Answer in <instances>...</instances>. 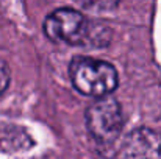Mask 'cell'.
<instances>
[{
    "label": "cell",
    "mask_w": 161,
    "mask_h": 159,
    "mask_svg": "<svg viewBox=\"0 0 161 159\" xmlns=\"http://www.w3.org/2000/svg\"><path fill=\"white\" fill-rule=\"evenodd\" d=\"M9 84V67L6 66L5 61L0 59V94L8 87Z\"/></svg>",
    "instance_id": "cell-6"
},
{
    "label": "cell",
    "mask_w": 161,
    "mask_h": 159,
    "mask_svg": "<svg viewBox=\"0 0 161 159\" xmlns=\"http://www.w3.org/2000/svg\"><path fill=\"white\" fill-rule=\"evenodd\" d=\"M86 125L99 145L111 147L119 137L124 117L117 100L113 97H99L86 111Z\"/></svg>",
    "instance_id": "cell-3"
},
{
    "label": "cell",
    "mask_w": 161,
    "mask_h": 159,
    "mask_svg": "<svg viewBox=\"0 0 161 159\" xmlns=\"http://www.w3.org/2000/svg\"><path fill=\"white\" fill-rule=\"evenodd\" d=\"M119 156L124 158H160L161 137L146 128L130 133V136L122 142Z\"/></svg>",
    "instance_id": "cell-4"
},
{
    "label": "cell",
    "mask_w": 161,
    "mask_h": 159,
    "mask_svg": "<svg viewBox=\"0 0 161 159\" xmlns=\"http://www.w3.org/2000/svg\"><path fill=\"white\" fill-rule=\"evenodd\" d=\"M44 31L55 42L70 45L103 47L111 41V30L105 25L92 24L81 13L69 8L56 9L47 16Z\"/></svg>",
    "instance_id": "cell-1"
},
{
    "label": "cell",
    "mask_w": 161,
    "mask_h": 159,
    "mask_svg": "<svg viewBox=\"0 0 161 159\" xmlns=\"http://www.w3.org/2000/svg\"><path fill=\"white\" fill-rule=\"evenodd\" d=\"M75 2L80 6L94 11H111L120 3V0H75Z\"/></svg>",
    "instance_id": "cell-5"
},
{
    "label": "cell",
    "mask_w": 161,
    "mask_h": 159,
    "mask_svg": "<svg viewBox=\"0 0 161 159\" xmlns=\"http://www.w3.org/2000/svg\"><path fill=\"white\" fill-rule=\"evenodd\" d=\"M74 87L89 97L109 95L117 86V72L107 61L77 56L69 67Z\"/></svg>",
    "instance_id": "cell-2"
}]
</instances>
